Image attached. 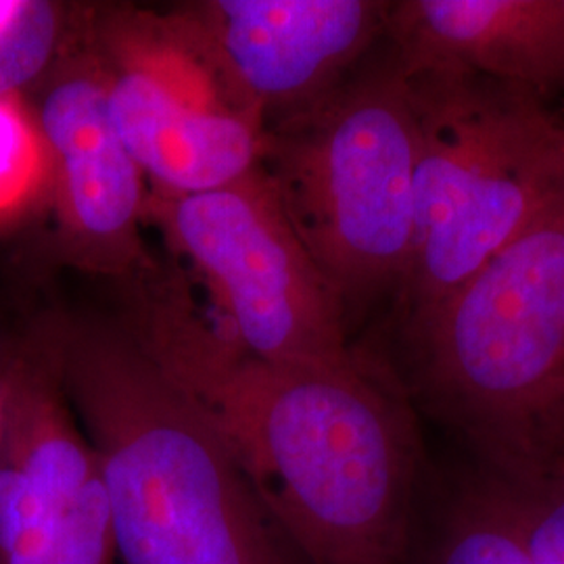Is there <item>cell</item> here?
<instances>
[{"instance_id":"obj_1","label":"cell","mask_w":564,"mask_h":564,"mask_svg":"<svg viewBox=\"0 0 564 564\" xmlns=\"http://www.w3.org/2000/svg\"><path fill=\"white\" fill-rule=\"evenodd\" d=\"M128 328L199 405L279 531L310 563H403L412 424L358 356L263 362L165 286L139 295Z\"/></svg>"},{"instance_id":"obj_2","label":"cell","mask_w":564,"mask_h":564,"mask_svg":"<svg viewBox=\"0 0 564 564\" xmlns=\"http://www.w3.org/2000/svg\"><path fill=\"white\" fill-rule=\"evenodd\" d=\"M97 456L120 564H291L220 433L130 328L67 324L48 345Z\"/></svg>"},{"instance_id":"obj_3","label":"cell","mask_w":564,"mask_h":564,"mask_svg":"<svg viewBox=\"0 0 564 564\" xmlns=\"http://www.w3.org/2000/svg\"><path fill=\"white\" fill-rule=\"evenodd\" d=\"M426 395L494 466L564 464V207L410 314Z\"/></svg>"},{"instance_id":"obj_4","label":"cell","mask_w":564,"mask_h":564,"mask_svg":"<svg viewBox=\"0 0 564 564\" xmlns=\"http://www.w3.org/2000/svg\"><path fill=\"white\" fill-rule=\"evenodd\" d=\"M419 153L410 82L391 48L263 130L258 170L345 310L408 274Z\"/></svg>"},{"instance_id":"obj_5","label":"cell","mask_w":564,"mask_h":564,"mask_svg":"<svg viewBox=\"0 0 564 564\" xmlns=\"http://www.w3.org/2000/svg\"><path fill=\"white\" fill-rule=\"evenodd\" d=\"M405 74V72H403ZM421 128L410 314L564 207V120L523 86L463 69L405 74Z\"/></svg>"},{"instance_id":"obj_6","label":"cell","mask_w":564,"mask_h":564,"mask_svg":"<svg viewBox=\"0 0 564 564\" xmlns=\"http://www.w3.org/2000/svg\"><path fill=\"white\" fill-rule=\"evenodd\" d=\"M174 241L214 286L232 324L228 337L272 364L356 358L345 305L310 258L256 167L241 181L188 197H162Z\"/></svg>"},{"instance_id":"obj_7","label":"cell","mask_w":564,"mask_h":564,"mask_svg":"<svg viewBox=\"0 0 564 564\" xmlns=\"http://www.w3.org/2000/svg\"><path fill=\"white\" fill-rule=\"evenodd\" d=\"M113 23L109 118L162 197L223 188L253 172L263 130L172 25Z\"/></svg>"},{"instance_id":"obj_8","label":"cell","mask_w":564,"mask_h":564,"mask_svg":"<svg viewBox=\"0 0 564 564\" xmlns=\"http://www.w3.org/2000/svg\"><path fill=\"white\" fill-rule=\"evenodd\" d=\"M389 2L216 0L172 23L262 130L337 88L387 34Z\"/></svg>"},{"instance_id":"obj_9","label":"cell","mask_w":564,"mask_h":564,"mask_svg":"<svg viewBox=\"0 0 564 564\" xmlns=\"http://www.w3.org/2000/svg\"><path fill=\"white\" fill-rule=\"evenodd\" d=\"M109 69L76 55L53 69L39 130L55 176L59 218L76 256L109 274L139 268L142 172L109 118Z\"/></svg>"},{"instance_id":"obj_10","label":"cell","mask_w":564,"mask_h":564,"mask_svg":"<svg viewBox=\"0 0 564 564\" xmlns=\"http://www.w3.org/2000/svg\"><path fill=\"white\" fill-rule=\"evenodd\" d=\"M387 36L405 74L463 69L544 99L564 88V0L389 2Z\"/></svg>"},{"instance_id":"obj_11","label":"cell","mask_w":564,"mask_h":564,"mask_svg":"<svg viewBox=\"0 0 564 564\" xmlns=\"http://www.w3.org/2000/svg\"><path fill=\"white\" fill-rule=\"evenodd\" d=\"M0 458L20 473L51 514L74 505L99 477L97 456L76 431L48 358L13 364Z\"/></svg>"},{"instance_id":"obj_12","label":"cell","mask_w":564,"mask_h":564,"mask_svg":"<svg viewBox=\"0 0 564 564\" xmlns=\"http://www.w3.org/2000/svg\"><path fill=\"white\" fill-rule=\"evenodd\" d=\"M433 564H535L491 477L468 489L456 505Z\"/></svg>"},{"instance_id":"obj_13","label":"cell","mask_w":564,"mask_h":564,"mask_svg":"<svg viewBox=\"0 0 564 564\" xmlns=\"http://www.w3.org/2000/svg\"><path fill=\"white\" fill-rule=\"evenodd\" d=\"M535 564H564V464L544 473L491 475Z\"/></svg>"},{"instance_id":"obj_14","label":"cell","mask_w":564,"mask_h":564,"mask_svg":"<svg viewBox=\"0 0 564 564\" xmlns=\"http://www.w3.org/2000/svg\"><path fill=\"white\" fill-rule=\"evenodd\" d=\"M65 11L55 2L28 0L0 30V97H18L59 55Z\"/></svg>"},{"instance_id":"obj_15","label":"cell","mask_w":564,"mask_h":564,"mask_svg":"<svg viewBox=\"0 0 564 564\" xmlns=\"http://www.w3.org/2000/svg\"><path fill=\"white\" fill-rule=\"evenodd\" d=\"M48 170L39 123L18 97H0V220L30 202Z\"/></svg>"},{"instance_id":"obj_16","label":"cell","mask_w":564,"mask_h":564,"mask_svg":"<svg viewBox=\"0 0 564 564\" xmlns=\"http://www.w3.org/2000/svg\"><path fill=\"white\" fill-rule=\"evenodd\" d=\"M0 564H55L53 514L0 458Z\"/></svg>"},{"instance_id":"obj_17","label":"cell","mask_w":564,"mask_h":564,"mask_svg":"<svg viewBox=\"0 0 564 564\" xmlns=\"http://www.w3.org/2000/svg\"><path fill=\"white\" fill-rule=\"evenodd\" d=\"M11 379H13V366L0 370V447L4 437V423H7V403L11 393Z\"/></svg>"},{"instance_id":"obj_18","label":"cell","mask_w":564,"mask_h":564,"mask_svg":"<svg viewBox=\"0 0 564 564\" xmlns=\"http://www.w3.org/2000/svg\"><path fill=\"white\" fill-rule=\"evenodd\" d=\"M21 0H0V30L15 18L20 11Z\"/></svg>"}]
</instances>
